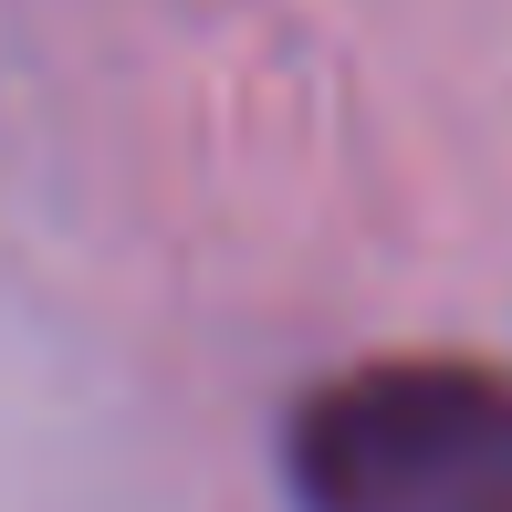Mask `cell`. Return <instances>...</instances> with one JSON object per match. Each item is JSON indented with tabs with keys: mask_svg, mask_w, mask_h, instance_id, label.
Wrapping results in <instances>:
<instances>
[{
	"mask_svg": "<svg viewBox=\"0 0 512 512\" xmlns=\"http://www.w3.org/2000/svg\"><path fill=\"white\" fill-rule=\"evenodd\" d=\"M283 471L304 512H512V366H345L293 408Z\"/></svg>",
	"mask_w": 512,
	"mask_h": 512,
	"instance_id": "cell-1",
	"label": "cell"
}]
</instances>
